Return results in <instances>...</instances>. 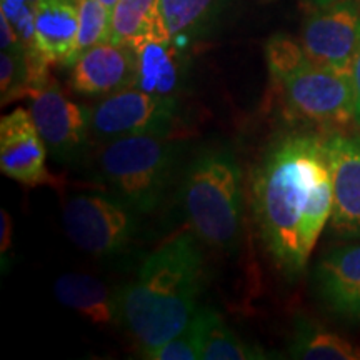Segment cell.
I'll return each mask as SVG.
<instances>
[{
	"instance_id": "obj_21",
	"label": "cell",
	"mask_w": 360,
	"mask_h": 360,
	"mask_svg": "<svg viewBox=\"0 0 360 360\" xmlns=\"http://www.w3.org/2000/svg\"><path fill=\"white\" fill-rule=\"evenodd\" d=\"M79 32L74 62L94 45L110 40L112 11L98 0H77ZM72 62V64H74Z\"/></svg>"
},
{
	"instance_id": "obj_26",
	"label": "cell",
	"mask_w": 360,
	"mask_h": 360,
	"mask_svg": "<svg viewBox=\"0 0 360 360\" xmlns=\"http://www.w3.org/2000/svg\"><path fill=\"white\" fill-rule=\"evenodd\" d=\"M350 79H352L354 97H355V117H354V122L360 127V44H359L357 53H355V57H354L352 70H350Z\"/></svg>"
},
{
	"instance_id": "obj_24",
	"label": "cell",
	"mask_w": 360,
	"mask_h": 360,
	"mask_svg": "<svg viewBox=\"0 0 360 360\" xmlns=\"http://www.w3.org/2000/svg\"><path fill=\"white\" fill-rule=\"evenodd\" d=\"M30 70L25 47L2 51L0 53V92L2 105L13 98H24V92L29 87Z\"/></svg>"
},
{
	"instance_id": "obj_27",
	"label": "cell",
	"mask_w": 360,
	"mask_h": 360,
	"mask_svg": "<svg viewBox=\"0 0 360 360\" xmlns=\"http://www.w3.org/2000/svg\"><path fill=\"white\" fill-rule=\"evenodd\" d=\"M305 2L310 4L314 8H319V7H323V6H328V4L335 2V0H305Z\"/></svg>"
},
{
	"instance_id": "obj_22",
	"label": "cell",
	"mask_w": 360,
	"mask_h": 360,
	"mask_svg": "<svg viewBox=\"0 0 360 360\" xmlns=\"http://www.w3.org/2000/svg\"><path fill=\"white\" fill-rule=\"evenodd\" d=\"M214 2L215 0H159L162 19L170 40H177L204 24Z\"/></svg>"
},
{
	"instance_id": "obj_20",
	"label": "cell",
	"mask_w": 360,
	"mask_h": 360,
	"mask_svg": "<svg viewBox=\"0 0 360 360\" xmlns=\"http://www.w3.org/2000/svg\"><path fill=\"white\" fill-rule=\"evenodd\" d=\"M212 309H199L191 322L177 335L142 354L143 359L150 360H199L202 359L207 327Z\"/></svg>"
},
{
	"instance_id": "obj_19",
	"label": "cell",
	"mask_w": 360,
	"mask_h": 360,
	"mask_svg": "<svg viewBox=\"0 0 360 360\" xmlns=\"http://www.w3.org/2000/svg\"><path fill=\"white\" fill-rule=\"evenodd\" d=\"M204 360H264L270 355L262 347L247 344L236 332L225 326L217 312H210L209 327H207L204 350Z\"/></svg>"
},
{
	"instance_id": "obj_18",
	"label": "cell",
	"mask_w": 360,
	"mask_h": 360,
	"mask_svg": "<svg viewBox=\"0 0 360 360\" xmlns=\"http://www.w3.org/2000/svg\"><path fill=\"white\" fill-rule=\"evenodd\" d=\"M290 355L302 360H360V347L345 337L300 319L295 326Z\"/></svg>"
},
{
	"instance_id": "obj_16",
	"label": "cell",
	"mask_w": 360,
	"mask_h": 360,
	"mask_svg": "<svg viewBox=\"0 0 360 360\" xmlns=\"http://www.w3.org/2000/svg\"><path fill=\"white\" fill-rule=\"evenodd\" d=\"M110 40L132 49L147 42H172L159 0H117L112 8Z\"/></svg>"
},
{
	"instance_id": "obj_9",
	"label": "cell",
	"mask_w": 360,
	"mask_h": 360,
	"mask_svg": "<svg viewBox=\"0 0 360 360\" xmlns=\"http://www.w3.org/2000/svg\"><path fill=\"white\" fill-rule=\"evenodd\" d=\"M309 60L350 75L360 44V7L354 0H335L310 13L300 39Z\"/></svg>"
},
{
	"instance_id": "obj_14",
	"label": "cell",
	"mask_w": 360,
	"mask_h": 360,
	"mask_svg": "<svg viewBox=\"0 0 360 360\" xmlns=\"http://www.w3.org/2000/svg\"><path fill=\"white\" fill-rule=\"evenodd\" d=\"M314 278L319 297L332 312L345 321L360 322V244L323 255Z\"/></svg>"
},
{
	"instance_id": "obj_15",
	"label": "cell",
	"mask_w": 360,
	"mask_h": 360,
	"mask_svg": "<svg viewBox=\"0 0 360 360\" xmlns=\"http://www.w3.org/2000/svg\"><path fill=\"white\" fill-rule=\"evenodd\" d=\"M58 302L79 312L90 323L112 327L120 323V292L89 274H64L53 283Z\"/></svg>"
},
{
	"instance_id": "obj_6",
	"label": "cell",
	"mask_w": 360,
	"mask_h": 360,
	"mask_svg": "<svg viewBox=\"0 0 360 360\" xmlns=\"http://www.w3.org/2000/svg\"><path fill=\"white\" fill-rule=\"evenodd\" d=\"M285 114L319 125H345L355 117L352 79L309 62L276 84Z\"/></svg>"
},
{
	"instance_id": "obj_8",
	"label": "cell",
	"mask_w": 360,
	"mask_h": 360,
	"mask_svg": "<svg viewBox=\"0 0 360 360\" xmlns=\"http://www.w3.org/2000/svg\"><path fill=\"white\" fill-rule=\"evenodd\" d=\"M24 98L47 154L57 162L74 160L87 141L89 110L70 101L51 77L27 90Z\"/></svg>"
},
{
	"instance_id": "obj_28",
	"label": "cell",
	"mask_w": 360,
	"mask_h": 360,
	"mask_svg": "<svg viewBox=\"0 0 360 360\" xmlns=\"http://www.w3.org/2000/svg\"><path fill=\"white\" fill-rule=\"evenodd\" d=\"M98 2H102V4H103V6H107V7H109V8H110V11H112V8H114V7H115L117 0H98Z\"/></svg>"
},
{
	"instance_id": "obj_12",
	"label": "cell",
	"mask_w": 360,
	"mask_h": 360,
	"mask_svg": "<svg viewBox=\"0 0 360 360\" xmlns=\"http://www.w3.org/2000/svg\"><path fill=\"white\" fill-rule=\"evenodd\" d=\"M137 79V56L130 45L112 40L94 45L72 64L70 87L82 96H110L132 87Z\"/></svg>"
},
{
	"instance_id": "obj_7",
	"label": "cell",
	"mask_w": 360,
	"mask_h": 360,
	"mask_svg": "<svg viewBox=\"0 0 360 360\" xmlns=\"http://www.w3.org/2000/svg\"><path fill=\"white\" fill-rule=\"evenodd\" d=\"M177 117L174 97L127 87L110 94L89 109V135L98 142L139 134L170 135Z\"/></svg>"
},
{
	"instance_id": "obj_10",
	"label": "cell",
	"mask_w": 360,
	"mask_h": 360,
	"mask_svg": "<svg viewBox=\"0 0 360 360\" xmlns=\"http://www.w3.org/2000/svg\"><path fill=\"white\" fill-rule=\"evenodd\" d=\"M332 177L330 227L337 237L360 240V135L326 139Z\"/></svg>"
},
{
	"instance_id": "obj_4",
	"label": "cell",
	"mask_w": 360,
	"mask_h": 360,
	"mask_svg": "<svg viewBox=\"0 0 360 360\" xmlns=\"http://www.w3.org/2000/svg\"><path fill=\"white\" fill-rule=\"evenodd\" d=\"M182 204L197 237L231 249L242 220V174L233 154L207 148L197 155L184 177Z\"/></svg>"
},
{
	"instance_id": "obj_5",
	"label": "cell",
	"mask_w": 360,
	"mask_h": 360,
	"mask_svg": "<svg viewBox=\"0 0 360 360\" xmlns=\"http://www.w3.org/2000/svg\"><path fill=\"white\" fill-rule=\"evenodd\" d=\"M137 214L114 193H77L64 205V227L79 249L96 257H110L132 242Z\"/></svg>"
},
{
	"instance_id": "obj_13",
	"label": "cell",
	"mask_w": 360,
	"mask_h": 360,
	"mask_svg": "<svg viewBox=\"0 0 360 360\" xmlns=\"http://www.w3.org/2000/svg\"><path fill=\"white\" fill-rule=\"evenodd\" d=\"M79 32L77 0H37L27 56L47 65H72Z\"/></svg>"
},
{
	"instance_id": "obj_1",
	"label": "cell",
	"mask_w": 360,
	"mask_h": 360,
	"mask_svg": "<svg viewBox=\"0 0 360 360\" xmlns=\"http://www.w3.org/2000/svg\"><path fill=\"white\" fill-rule=\"evenodd\" d=\"M252 205L276 264L289 276L302 272L332 214L326 141L294 134L274 143L252 179Z\"/></svg>"
},
{
	"instance_id": "obj_17",
	"label": "cell",
	"mask_w": 360,
	"mask_h": 360,
	"mask_svg": "<svg viewBox=\"0 0 360 360\" xmlns=\"http://www.w3.org/2000/svg\"><path fill=\"white\" fill-rule=\"evenodd\" d=\"M134 51L137 56L135 87L148 94L172 97L177 89L179 70L170 52V42H147Z\"/></svg>"
},
{
	"instance_id": "obj_11",
	"label": "cell",
	"mask_w": 360,
	"mask_h": 360,
	"mask_svg": "<svg viewBox=\"0 0 360 360\" xmlns=\"http://www.w3.org/2000/svg\"><path fill=\"white\" fill-rule=\"evenodd\" d=\"M45 148L30 112L15 109L0 120V170L22 186H56L45 167Z\"/></svg>"
},
{
	"instance_id": "obj_3",
	"label": "cell",
	"mask_w": 360,
	"mask_h": 360,
	"mask_svg": "<svg viewBox=\"0 0 360 360\" xmlns=\"http://www.w3.org/2000/svg\"><path fill=\"white\" fill-rule=\"evenodd\" d=\"M177 155V143L167 135H127L101 142L94 170L114 195L139 214H150L172 180Z\"/></svg>"
},
{
	"instance_id": "obj_2",
	"label": "cell",
	"mask_w": 360,
	"mask_h": 360,
	"mask_svg": "<svg viewBox=\"0 0 360 360\" xmlns=\"http://www.w3.org/2000/svg\"><path fill=\"white\" fill-rule=\"evenodd\" d=\"M202 252L188 233L148 255L132 283L120 290V323L141 352L159 347L184 330L195 310Z\"/></svg>"
},
{
	"instance_id": "obj_25",
	"label": "cell",
	"mask_w": 360,
	"mask_h": 360,
	"mask_svg": "<svg viewBox=\"0 0 360 360\" xmlns=\"http://www.w3.org/2000/svg\"><path fill=\"white\" fill-rule=\"evenodd\" d=\"M12 247V217L6 209L0 210V255L2 264L6 262V255Z\"/></svg>"
},
{
	"instance_id": "obj_23",
	"label": "cell",
	"mask_w": 360,
	"mask_h": 360,
	"mask_svg": "<svg viewBox=\"0 0 360 360\" xmlns=\"http://www.w3.org/2000/svg\"><path fill=\"white\" fill-rule=\"evenodd\" d=\"M265 58H267L269 74L274 84L282 82L283 79L310 62L302 44L282 34L269 39L265 45Z\"/></svg>"
}]
</instances>
